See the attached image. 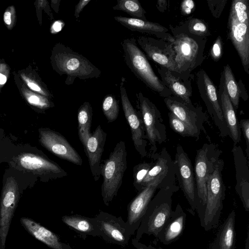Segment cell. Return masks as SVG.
Instances as JSON below:
<instances>
[{"label":"cell","instance_id":"6da1fadb","mask_svg":"<svg viewBox=\"0 0 249 249\" xmlns=\"http://www.w3.org/2000/svg\"><path fill=\"white\" fill-rule=\"evenodd\" d=\"M50 60L55 72L67 75L65 84L67 86L72 85L76 78H97L101 74V71L88 59L60 42L53 47Z\"/></svg>","mask_w":249,"mask_h":249},{"label":"cell","instance_id":"7a4b0ae2","mask_svg":"<svg viewBox=\"0 0 249 249\" xmlns=\"http://www.w3.org/2000/svg\"><path fill=\"white\" fill-rule=\"evenodd\" d=\"M172 29L174 39L172 44L177 72L189 78L190 72L203 61L205 37L190 34L183 24Z\"/></svg>","mask_w":249,"mask_h":249},{"label":"cell","instance_id":"3957f363","mask_svg":"<svg viewBox=\"0 0 249 249\" xmlns=\"http://www.w3.org/2000/svg\"><path fill=\"white\" fill-rule=\"evenodd\" d=\"M179 188L174 184L159 189L148 205L137 230L136 239L139 240L143 234L153 235L157 238L172 212V196Z\"/></svg>","mask_w":249,"mask_h":249},{"label":"cell","instance_id":"277c9868","mask_svg":"<svg viewBox=\"0 0 249 249\" xmlns=\"http://www.w3.org/2000/svg\"><path fill=\"white\" fill-rule=\"evenodd\" d=\"M121 45L125 63L138 78L162 97L173 96L154 72L145 54L138 46L136 39L125 38Z\"/></svg>","mask_w":249,"mask_h":249},{"label":"cell","instance_id":"5b68a950","mask_svg":"<svg viewBox=\"0 0 249 249\" xmlns=\"http://www.w3.org/2000/svg\"><path fill=\"white\" fill-rule=\"evenodd\" d=\"M228 36L237 52L245 72L249 74V4L247 0L231 2Z\"/></svg>","mask_w":249,"mask_h":249},{"label":"cell","instance_id":"8992f818","mask_svg":"<svg viewBox=\"0 0 249 249\" xmlns=\"http://www.w3.org/2000/svg\"><path fill=\"white\" fill-rule=\"evenodd\" d=\"M127 168V151L124 141L117 143L108 158L101 164V175L103 177L101 194L106 206L117 196L122 185Z\"/></svg>","mask_w":249,"mask_h":249},{"label":"cell","instance_id":"52a82bcc","mask_svg":"<svg viewBox=\"0 0 249 249\" xmlns=\"http://www.w3.org/2000/svg\"><path fill=\"white\" fill-rule=\"evenodd\" d=\"M224 164V160L219 159L207 180L206 201L199 217L201 226L206 231L217 227L223 209V202L226 196V186L222 173Z\"/></svg>","mask_w":249,"mask_h":249},{"label":"cell","instance_id":"ba28073f","mask_svg":"<svg viewBox=\"0 0 249 249\" xmlns=\"http://www.w3.org/2000/svg\"><path fill=\"white\" fill-rule=\"evenodd\" d=\"M221 153L218 146L212 143H204L196 151L194 172L198 199L196 211L199 217L206 201L208 178L214 171Z\"/></svg>","mask_w":249,"mask_h":249},{"label":"cell","instance_id":"9c48e42d","mask_svg":"<svg viewBox=\"0 0 249 249\" xmlns=\"http://www.w3.org/2000/svg\"><path fill=\"white\" fill-rule=\"evenodd\" d=\"M137 106L143 122L147 140L151 146V154L155 153L157 144L165 142L166 127L161 113L156 105L142 92L137 94Z\"/></svg>","mask_w":249,"mask_h":249},{"label":"cell","instance_id":"30bf717a","mask_svg":"<svg viewBox=\"0 0 249 249\" xmlns=\"http://www.w3.org/2000/svg\"><path fill=\"white\" fill-rule=\"evenodd\" d=\"M197 77L198 91L209 114L218 128L221 136H230L214 83L204 70L197 72Z\"/></svg>","mask_w":249,"mask_h":249},{"label":"cell","instance_id":"8fae6325","mask_svg":"<svg viewBox=\"0 0 249 249\" xmlns=\"http://www.w3.org/2000/svg\"><path fill=\"white\" fill-rule=\"evenodd\" d=\"M176 177L191 210L196 211L198 203L194 169L188 154L180 144L176 147L174 160Z\"/></svg>","mask_w":249,"mask_h":249},{"label":"cell","instance_id":"7c38bea8","mask_svg":"<svg viewBox=\"0 0 249 249\" xmlns=\"http://www.w3.org/2000/svg\"><path fill=\"white\" fill-rule=\"evenodd\" d=\"M19 198L18 184L13 177L7 178L0 201V249H5L6 239Z\"/></svg>","mask_w":249,"mask_h":249},{"label":"cell","instance_id":"4fadbf2b","mask_svg":"<svg viewBox=\"0 0 249 249\" xmlns=\"http://www.w3.org/2000/svg\"><path fill=\"white\" fill-rule=\"evenodd\" d=\"M122 105L125 118L130 128L131 137L136 150L142 158L147 155V141L141 114L132 105L124 87L123 78L120 85Z\"/></svg>","mask_w":249,"mask_h":249},{"label":"cell","instance_id":"5bb4252c","mask_svg":"<svg viewBox=\"0 0 249 249\" xmlns=\"http://www.w3.org/2000/svg\"><path fill=\"white\" fill-rule=\"evenodd\" d=\"M136 41L149 59L160 67L178 74L175 61V53L172 43L161 38L146 36H140Z\"/></svg>","mask_w":249,"mask_h":249},{"label":"cell","instance_id":"9a60e30c","mask_svg":"<svg viewBox=\"0 0 249 249\" xmlns=\"http://www.w3.org/2000/svg\"><path fill=\"white\" fill-rule=\"evenodd\" d=\"M39 132L40 142L48 151L60 159L82 165L81 156L61 134L49 128H41Z\"/></svg>","mask_w":249,"mask_h":249},{"label":"cell","instance_id":"2e32d148","mask_svg":"<svg viewBox=\"0 0 249 249\" xmlns=\"http://www.w3.org/2000/svg\"><path fill=\"white\" fill-rule=\"evenodd\" d=\"M95 218L99 223L101 237L105 241L122 247L127 245L133 234L121 217L101 211Z\"/></svg>","mask_w":249,"mask_h":249},{"label":"cell","instance_id":"e0dca14e","mask_svg":"<svg viewBox=\"0 0 249 249\" xmlns=\"http://www.w3.org/2000/svg\"><path fill=\"white\" fill-rule=\"evenodd\" d=\"M151 157L153 163L142 181V189L157 178L160 180L159 189L175 184L174 162L166 148L163 147L160 153L151 154Z\"/></svg>","mask_w":249,"mask_h":249},{"label":"cell","instance_id":"ac0fdd59","mask_svg":"<svg viewBox=\"0 0 249 249\" xmlns=\"http://www.w3.org/2000/svg\"><path fill=\"white\" fill-rule=\"evenodd\" d=\"M17 161L23 168L46 179L62 178L68 175L58 164L42 155L24 153L18 156Z\"/></svg>","mask_w":249,"mask_h":249},{"label":"cell","instance_id":"d6986e66","mask_svg":"<svg viewBox=\"0 0 249 249\" xmlns=\"http://www.w3.org/2000/svg\"><path fill=\"white\" fill-rule=\"evenodd\" d=\"M160 180L157 178L148 184L130 202L127 207L126 222L133 235L138 230L145 215L148 205L159 189Z\"/></svg>","mask_w":249,"mask_h":249},{"label":"cell","instance_id":"ffe728a7","mask_svg":"<svg viewBox=\"0 0 249 249\" xmlns=\"http://www.w3.org/2000/svg\"><path fill=\"white\" fill-rule=\"evenodd\" d=\"M163 101L170 112L189 126L201 132L207 117L201 107L188 105L180 99L171 96Z\"/></svg>","mask_w":249,"mask_h":249},{"label":"cell","instance_id":"44dd1931","mask_svg":"<svg viewBox=\"0 0 249 249\" xmlns=\"http://www.w3.org/2000/svg\"><path fill=\"white\" fill-rule=\"evenodd\" d=\"M235 169V189L243 206L249 211V160L239 145H233L231 150Z\"/></svg>","mask_w":249,"mask_h":249},{"label":"cell","instance_id":"7402d4cb","mask_svg":"<svg viewBox=\"0 0 249 249\" xmlns=\"http://www.w3.org/2000/svg\"><path fill=\"white\" fill-rule=\"evenodd\" d=\"M107 134L98 125L91 133L84 151L88 157L90 171L94 181L99 180L101 176V158L104 150Z\"/></svg>","mask_w":249,"mask_h":249},{"label":"cell","instance_id":"603a6c76","mask_svg":"<svg viewBox=\"0 0 249 249\" xmlns=\"http://www.w3.org/2000/svg\"><path fill=\"white\" fill-rule=\"evenodd\" d=\"M158 71L160 80L173 96L180 99L186 104L192 105L191 100L192 90L189 79L160 66L158 67Z\"/></svg>","mask_w":249,"mask_h":249},{"label":"cell","instance_id":"cb8c5ba5","mask_svg":"<svg viewBox=\"0 0 249 249\" xmlns=\"http://www.w3.org/2000/svg\"><path fill=\"white\" fill-rule=\"evenodd\" d=\"M186 219V214L181 205L178 204L175 210L172 211L157 238L164 245L176 242L183 232Z\"/></svg>","mask_w":249,"mask_h":249},{"label":"cell","instance_id":"d4e9b609","mask_svg":"<svg viewBox=\"0 0 249 249\" xmlns=\"http://www.w3.org/2000/svg\"><path fill=\"white\" fill-rule=\"evenodd\" d=\"M114 18L121 25L132 31L153 35L156 38L171 43L174 41L173 36L168 33V29L158 23L123 16H115Z\"/></svg>","mask_w":249,"mask_h":249},{"label":"cell","instance_id":"484cf974","mask_svg":"<svg viewBox=\"0 0 249 249\" xmlns=\"http://www.w3.org/2000/svg\"><path fill=\"white\" fill-rule=\"evenodd\" d=\"M218 96L224 120L230 131V137L233 142V145H237L241 141V131L235 110L224 84L223 73L221 75Z\"/></svg>","mask_w":249,"mask_h":249},{"label":"cell","instance_id":"4316f807","mask_svg":"<svg viewBox=\"0 0 249 249\" xmlns=\"http://www.w3.org/2000/svg\"><path fill=\"white\" fill-rule=\"evenodd\" d=\"M20 222L31 235L53 249H71L62 243L57 234L29 217L20 218Z\"/></svg>","mask_w":249,"mask_h":249},{"label":"cell","instance_id":"83f0119b","mask_svg":"<svg viewBox=\"0 0 249 249\" xmlns=\"http://www.w3.org/2000/svg\"><path fill=\"white\" fill-rule=\"evenodd\" d=\"M235 212L233 210L220 227L209 249H234L236 240Z\"/></svg>","mask_w":249,"mask_h":249},{"label":"cell","instance_id":"f1b7e54d","mask_svg":"<svg viewBox=\"0 0 249 249\" xmlns=\"http://www.w3.org/2000/svg\"><path fill=\"white\" fill-rule=\"evenodd\" d=\"M62 221L76 231L93 236H101V231L96 218L82 216L79 215H65Z\"/></svg>","mask_w":249,"mask_h":249},{"label":"cell","instance_id":"f546056e","mask_svg":"<svg viewBox=\"0 0 249 249\" xmlns=\"http://www.w3.org/2000/svg\"><path fill=\"white\" fill-rule=\"evenodd\" d=\"M13 74L15 84L20 95L29 105L41 110H44L54 106L51 99L29 89L17 72L14 71Z\"/></svg>","mask_w":249,"mask_h":249},{"label":"cell","instance_id":"4dcf8cb0","mask_svg":"<svg viewBox=\"0 0 249 249\" xmlns=\"http://www.w3.org/2000/svg\"><path fill=\"white\" fill-rule=\"evenodd\" d=\"M20 79L31 90L50 99L53 97L47 85L42 81L36 71L29 66L17 72Z\"/></svg>","mask_w":249,"mask_h":249},{"label":"cell","instance_id":"1f68e13d","mask_svg":"<svg viewBox=\"0 0 249 249\" xmlns=\"http://www.w3.org/2000/svg\"><path fill=\"white\" fill-rule=\"evenodd\" d=\"M92 118V108L89 102H85L77 111L78 133L80 141L84 148L91 132L90 128Z\"/></svg>","mask_w":249,"mask_h":249},{"label":"cell","instance_id":"d6a6232c","mask_svg":"<svg viewBox=\"0 0 249 249\" xmlns=\"http://www.w3.org/2000/svg\"><path fill=\"white\" fill-rule=\"evenodd\" d=\"M223 75L224 84L227 93L235 110H236L239 106L240 96V89L228 64L224 67Z\"/></svg>","mask_w":249,"mask_h":249},{"label":"cell","instance_id":"836d02e7","mask_svg":"<svg viewBox=\"0 0 249 249\" xmlns=\"http://www.w3.org/2000/svg\"><path fill=\"white\" fill-rule=\"evenodd\" d=\"M117 4L113 7L115 10L124 12L132 18L146 20V11L138 0H117Z\"/></svg>","mask_w":249,"mask_h":249},{"label":"cell","instance_id":"e575fe53","mask_svg":"<svg viewBox=\"0 0 249 249\" xmlns=\"http://www.w3.org/2000/svg\"><path fill=\"white\" fill-rule=\"evenodd\" d=\"M168 117L170 126L175 132L184 137L199 138L200 131L189 126L170 112L168 113Z\"/></svg>","mask_w":249,"mask_h":249},{"label":"cell","instance_id":"d590c367","mask_svg":"<svg viewBox=\"0 0 249 249\" xmlns=\"http://www.w3.org/2000/svg\"><path fill=\"white\" fill-rule=\"evenodd\" d=\"M102 107L108 123H112L117 119L120 107L119 102L114 95L108 94L104 97Z\"/></svg>","mask_w":249,"mask_h":249},{"label":"cell","instance_id":"8d00e7d4","mask_svg":"<svg viewBox=\"0 0 249 249\" xmlns=\"http://www.w3.org/2000/svg\"><path fill=\"white\" fill-rule=\"evenodd\" d=\"M153 163V161L143 162L136 165L133 167V186L138 192L142 190V181L152 166Z\"/></svg>","mask_w":249,"mask_h":249},{"label":"cell","instance_id":"74e56055","mask_svg":"<svg viewBox=\"0 0 249 249\" xmlns=\"http://www.w3.org/2000/svg\"><path fill=\"white\" fill-rule=\"evenodd\" d=\"M183 25L187 31L193 35L203 37H206L211 35L206 23L199 19L191 18Z\"/></svg>","mask_w":249,"mask_h":249},{"label":"cell","instance_id":"f35d334b","mask_svg":"<svg viewBox=\"0 0 249 249\" xmlns=\"http://www.w3.org/2000/svg\"><path fill=\"white\" fill-rule=\"evenodd\" d=\"M3 21L7 29L11 30L15 26L16 20V11L14 6L8 7L3 14Z\"/></svg>","mask_w":249,"mask_h":249},{"label":"cell","instance_id":"ab89813d","mask_svg":"<svg viewBox=\"0 0 249 249\" xmlns=\"http://www.w3.org/2000/svg\"><path fill=\"white\" fill-rule=\"evenodd\" d=\"M37 15L38 19L39 20L40 24H41V11L44 10L45 12L49 16L50 19H53V14L51 10L49 2L45 0H39L36 1V3Z\"/></svg>","mask_w":249,"mask_h":249},{"label":"cell","instance_id":"60d3db41","mask_svg":"<svg viewBox=\"0 0 249 249\" xmlns=\"http://www.w3.org/2000/svg\"><path fill=\"white\" fill-rule=\"evenodd\" d=\"M223 53V43L220 36H218L215 40L210 51L212 58L217 61L221 57Z\"/></svg>","mask_w":249,"mask_h":249},{"label":"cell","instance_id":"b9f144b4","mask_svg":"<svg viewBox=\"0 0 249 249\" xmlns=\"http://www.w3.org/2000/svg\"><path fill=\"white\" fill-rule=\"evenodd\" d=\"M227 0H207L210 9L215 18L220 17Z\"/></svg>","mask_w":249,"mask_h":249},{"label":"cell","instance_id":"7bdbcfd3","mask_svg":"<svg viewBox=\"0 0 249 249\" xmlns=\"http://www.w3.org/2000/svg\"><path fill=\"white\" fill-rule=\"evenodd\" d=\"M239 123L241 130H242L246 143V153L247 158L249 159V119H241Z\"/></svg>","mask_w":249,"mask_h":249},{"label":"cell","instance_id":"ee69618b","mask_svg":"<svg viewBox=\"0 0 249 249\" xmlns=\"http://www.w3.org/2000/svg\"><path fill=\"white\" fill-rule=\"evenodd\" d=\"M10 69L3 59L0 58V90L7 82L10 74Z\"/></svg>","mask_w":249,"mask_h":249},{"label":"cell","instance_id":"f6af8a7d","mask_svg":"<svg viewBox=\"0 0 249 249\" xmlns=\"http://www.w3.org/2000/svg\"><path fill=\"white\" fill-rule=\"evenodd\" d=\"M195 6V3L192 0H185L182 2L181 10L184 15H188L192 13Z\"/></svg>","mask_w":249,"mask_h":249},{"label":"cell","instance_id":"bcb514c9","mask_svg":"<svg viewBox=\"0 0 249 249\" xmlns=\"http://www.w3.org/2000/svg\"><path fill=\"white\" fill-rule=\"evenodd\" d=\"M90 1L91 0H81L78 2L75 6L74 13V16L76 19L79 18L80 13Z\"/></svg>","mask_w":249,"mask_h":249},{"label":"cell","instance_id":"7dc6e473","mask_svg":"<svg viewBox=\"0 0 249 249\" xmlns=\"http://www.w3.org/2000/svg\"><path fill=\"white\" fill-rule=\"evenodd\" d=\"M132 243L137 249H162L161 248H156L150 245L147 246L139 242V240L135 238L132 239Z\"/></svg>","mask_w":249,"mask_h":249},{"label":"cell","instance_id":"c3c4849f","mask_svg":"<svg viewBox=\"0 0 249 249\" xmlns=\"http://www.w3.org/2000/svg\"><path fill=\"white\" fill-rule=\"evenodd\" d=\"M167 6V1L164 0H159L157 1V7L161 12L164 11Z\"/></svg>","mask_w":249,"mask_h":249},{"label":"cell","instance_id":"681fc988","mask_svg":"<svg viewBox=\"0 0 249 249\" xmlns=\"http://www.w3.org/2000/svg\"><path fill=\"white\" fill-rule=\"evenodd\" d=\"M60 2L61 0H52L51 1L52 8L56 13H58Z\"/></svg>","mask_w":249,"mask_h":249},{"label":"cell","instance_id":"f907efd6","mask_svg":"<svg viewBox=\"0 0 249 249\" xmlns=\"http://www.w3.org/2000/svg\"><path fill=\"white\" fill-rule=\"evenodd\" d=\"M249 230H248L247 236L246 240L245 243V249H249Z\"/></svg>","mask_w":249,"mask_h":249}]
</instances>
